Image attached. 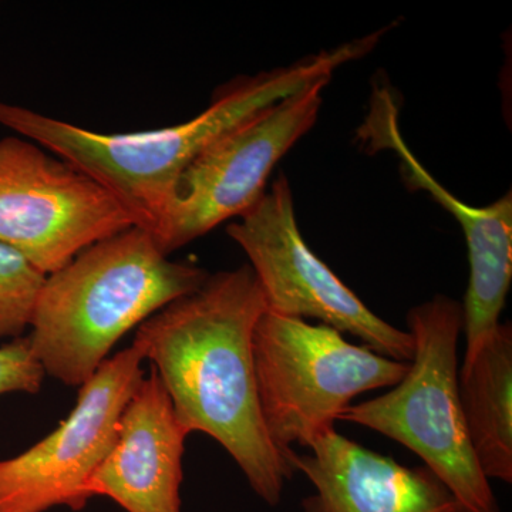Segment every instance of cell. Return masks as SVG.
Returning a JSON list of instances; mask_svg holds the SVG:
<instances>
[{
  "mask_svg": "<svg viewBox=\"0 0 512 512\" xmlns=\"http://www.w3.org/2000/svg\"><path fill=\"white\" fill-rule=\"evenodd\" d=\"M160 377L151 367L121 413L116 439L86 491L127 512H181L185 440Z\"/></svg>",
  "mask_w": 512,
  "mask_h": 512,
  "instance_id": "obj_11",
  "label": "cell"
},
{
  "mask_svg": "<svg viewBox=\"0 0 512 512\" xmlns=\"http://www.w3.org/2000/svg\"><path fill=\"white\" fill-rule=\"evenodd\" d=\"M268 311L251 266L208 276L197 291L138 326L134 343L151 362L188 434L212 437L256 495L281 503L296 473L266 431L254 363V332Z\"/></svg>",
  "mask_w": 512,
  "mask_h": 512,
  "instance_id": "obj_1",
  "label": "cell"
},
{
  "mask_svg": "<svg viewBox=\"0 0 512 512\" xmlns=\"http://www.w3.org/2000/svg\"><path fill=\"white\" fill-rule=\"evenodd\" d=\"M131 227L116 198L73 165L28 138L0 140V244L43 274Z\"/></svg>",
  "mask_w": 512,
  "mask_h": 512,
  "instance_id": "obj_7",
  "label": "cell"
},
{
  "mask_svg": "<svg viewBox=\"0 0 512 512\" xmlns=\"http://www.w3.org/2000/svg\"><path fill=\"white\" fill-rule=\"evenodd\" d=\"M464 423L485 477L512 483V328L500 323L458 369Z\"/></svg>",
  "mask_w": 512,
  "mask_h": 512,
  "instance_id": "obj_13",
  "label": "cell"
},
{
  "mask_svg": "<svg viewBox=\"0 0 512 512\" xmlns=\"http://www.w3.org/2000/svg\"><path fill=\"white\" fill-rule=\"evenodd\" d=\"M375 36L306 57L291 66L241 77L210 106L177 126L137 133H99L0 101V124L62 158L116 198L134 227L157 238L175 187L192 161L229 131L342 64L365 55Z\"/></svg>",
  "mask_w": 512,
  "mask_h": 512,
  "instance_id": "obj_2",
  "label": "cell"
},
{
  "mask_svg": "<svg viewBox=\"0 0 512 512\" xmlns=\"http://www.w3.org/2000/svg\"><path fill=\"white\" fill-rule=\"evenodd\" d=\"M414 352L392 392L346 409L340 421L359 424L412 450L468 512H500L478 467L458 397V339L463 306L436 295L407 313Z\"/></svg>",
  "mask_w": 512,
  "mask_h": 512,
  "instance_id": "obj_4",
  "label": "cell"
},
{
  "mask_svg": "<svg viewBox=\"0 0 512 512\" xmlns=\"http://www.w3.org/2000/svg\"><path fill=\"white\" fill-rule=\"evenodd\" d=\"M22 254L0 244V339L22 338L46 279Z\"/></svg>",
  "mask_w": 512,
  "mask_h": 512,
  "instance_id": "obj_14",
  "label": "cell"
},
{
  "mask_svg": "<svg viewBox=\"0 0 512 512\" xmlns=\"http://www.w3.org/2000/svg\"><path fill=\"white\" fill-rule=\"evenodd\" d=\"M144 360L134 342L107 359L80 386L76 406L55 431L18 456L0 460V512L86 507L87 483L113 446L121 413L146 376Z\"/></svg>",
  "mask_w": 512,
  "mask_h": 512,
  "instance_id": "obj_9",
  "label": "cell"
},
{
  "mask_svg": "<svg viewBox=\"0 0 512 512\" xmlns=\"http://www.w3.org/2000/svg\"><path fill=\"white\" fill-rule=\"evenodd\" d=\"M329 80H316L261 111L192 161L154 239L165 255L237 220L261 200L275 165L318 119Z\"/></svg>",
  "mask_w": 512,
  "mask_h": 512,
  "instance_id": "obj_8",
  "label": "cell"
},
{
  "mask_svg": "<svg viewBox=\"0 0 512 512\" xmlns=\"http://www.w3.org/2000/svg\"><path fill=\"white\" fill-rule=\"evenodd\" d=\"M208 276L171 261L148 232L128 228L46 276L30 320V348L45 375L83 386L127 332L197 291Z\"/></svg>",
  "mask_w": 512,
  "mask_h": 512,
  "instance_id": "obj_3",
  "label": "cell"
},
{
  "mask_svg": "<svg viewBox=\"0 0 512 512\" xmlns=\"http://www.w3.org/2000/svg\"><path fill=\"white\" fill-rule=\"evenodd\" d=\"M45 370L30 348L28 336L0 346V396L40 392Z\"/></svg>",
  "mask_w": 512,
  "mask_h": 512,
  "instance_id": "obj_15",
  "label": "cell"
},
{
  "mask_svg": "<svg viewBox=\"0 0 512 512\" xmlns=\"http://www.w3.org/2000/svg\"><path fill=\"white\" fill-rule=\"evenodd\" d=\"M252 349L266 431L289 463L292 446L309 447L335 430L353 399L396 386L410 366L353 345L329 326L269 311Z\"/></svg>",
  "mask_w": 512,
  "mask_h": 512,
  "instance_id": "obj_5",
  "label": "cell"
},
{
  "mask_svg": "<svg viewBox=\"0 0 512 512\" xmlns=\"http://www.w3.org/2000/svg\"><path fill=\"white\" fill-rule=\"evenodd\" d=\"M291 464L315 487L302 512H468L427 467L409 468L333 430Z\"/></svg>",
  "mask_w": 512,
  "mask_h": 512,
  "instance_id": "obj_12",
  "label": "cell"
},
{
  "mask_svg": "<svg viewBox=\"0 0 512 512\" xmlns=\"http://www.w3.org/2000/svg\"><path fill=\"white\" fill-rule=\"evenodd\" d=\"M360 138L373 150L389 148L400 158L403 180L414 190L429 192L460 224L466 237L470 281L463 306L466 355L470 359L500 325L512 281L511 192L487 207H471L451 194L414 157L402 136L399 111L389 87H376L372 110Z\"/></svg>",
  "mask_w": 512,
  "mask_h": 512,
  "instance_id": "obj_10",
  "label": "cell"
},
{
  "mask_svg": "<svg viewBox=\"0 0 512 512\" xmlns=\"http://www.w3.org/2000/svg\"><path fill=\"white\" fill-rule=\"evenodd\" d=\"M227 232L247 254L269 312L319 320L320 325L362 339L379 355L412 362V335L370 311L308 247L296 222L285 175L276 178L254 207L231 222Z\"/></svg>",
  "mask_w": 512,
  "mask_h": 512,
  "instance_id": "obj_6",
  "label": "cell"
}]
</instances>
